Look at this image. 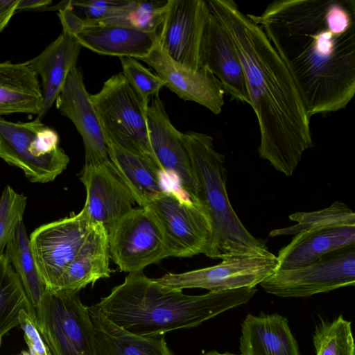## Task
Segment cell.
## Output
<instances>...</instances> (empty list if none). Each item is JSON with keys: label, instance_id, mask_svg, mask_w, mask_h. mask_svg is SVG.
<instances>
[{"label": "cell", "instance_id": "cell-1", "mask_svg": "<svg viewBox=\"0 0 355 355\" xmlns=\"http://www.w3.org/2000/svg\"><path fill=\"white\" fill-rule=\"evenodd\" d=\"M248 15L285 64L310 118L347 105L355 93L354 0H277Z\"/></svg>", "mask_w": 355, "mask_h": 355}, {"label": "cell", "instance_id": "cell-2", "mask_svg": "<svg viewBox=\"0 0 355 355\" xmlns=\"http://www.w3.org/2000/svg\"><path fill=\"white\" fill-rule=\"evenodd\" d=\"M239 56L250 105L257 116L259 156L291 176L313 146L310 117L285 64L261 27L233 0L207 1Z\"/></svg>", "mask_w": 355, "mask_h": 355}, {"label": "cell", "instance_id": "cell-3", "mask_svg": "<svg viewBox=\"0 0 355 355\" xmlns=\"http://www.w3.org/2000/svg\"><path fill=\"white\" fill-rule=\"evenodd\" d=\"M257 288H241L200 295L159 284L143 272L129 273L97 306L123 329L141 336L199 326L221 313L247 304Z\"/></svg>", "mask_w": 355, "mask_h": 355}, {"label": "cell", "instance_id": "cell-4", "mask_svg": "<svg viewBox=\"0 0 355 355\" xmlns=\"http://www.w3.org/2000/svg\"><path fill=\"white\" fill-rule=\"evenodd\" d=\"M196 184L197 200L206 211L211 236L204 254L214 259L268 250L266 241L251 234L241 222L229 200L225 156L218 152L210 135L183 133Z\"/></svg>", "mask_w": 355, "mask_h": 355}, {"label": "cell", "instance_id": "cell-5", "mask_svg": "<svg viewBox=\"0 0 355 355\" xmlns=\"http://www.w3.org/2000/svg\"><path fill=\"white\" fill-rule=\"evenodd\" d=\"M289 219L297 224L269 233L270 236L295 234L279 251L277 270L304 267L331 251L355 244V214L341 202L317 211L294 213Z\"/></svg>", "mask_w": 355, "mask_h": 355}, {"label": "cell", "instance_id": "cell-6", "mask_svg": "<svg viewBox=\"0 0 355 355\" xmlns=\"http://www.w3.org/2000/svg\"><path fill=\"white\" fill-rule=\"evenodd\" d=\"M58 134L41 121L12 122L0 117V157L21 169L33 182L53 181L69 157L59 146Z\"/></svg>", "mask_w": 355, "mask_h": 355}, {"label": "cell", "instance_id": "cell-7", "mask_svg": "<svg viewBox=\"0 0 355 355\" xmlns=\"http://www.w3.org/2000/svg\"><path fill=\"white\" fill-rule=\"evenodd\" d=\"M90 97L106 141L150 159L159 168L149 141L147 108L122 72L109 78Z\"/></svg>", "mask_w": 355, "mask_h": 355}, {"label": "cell", "instance_id": "cell-8", "mask_svg": "<svg viewBox=\"0 0 355 355\" xmlns=\"http://www.w3.org/2000/svg\"><path fill=\"white\" fill-rule=\"evenodd\" d=\"M78 292L46 289L35 309V325L51 355H96L89 306Z\"/></svg>", "mask_w": 355, "mask_h": 355}, {"label": "cell", "instance_id": "cell-9", "mask_svg": "<svg viewBox=\"0 0 355 355\" xmlns=\"http://www.w3.org/2000/svg\"><path fill=\"white\" fill-rule=\"evenodd\" d=\"M354 284L355 244L304 267L277 270L260 284L266 293L282 297H307Z\"/></svg>", "mask_w": 355, "mask_h": 355}, {"label": "cell", "instance_id": "cell-10", "mask_svg": "<svg viewBox=\"0 0 355 355\" xmlns=\"http://www.w3.org/2000/svg\"><path fill=\"white\" fill-rule=\"evenodd\" d=\"M277 268V256L264 250L230 256L212 266L181 273L169 272L155 279L171 288H203L209 292H220L256 287L272 275Z\"/></svg>", "mask_w": 355, "mask_h": 355}, {"label": "cell", "instance_id": "cell-11", "mask_svg": "<svg viewBox=\"0 0 355 355\" xmlns=\"http://www.w3.org/2000/svg\"><path fill=\"white\" fill-rule=\"evenodd\" d=\"M146 207L157 220L169 257L189 258L205 253L211 236L210 220L198 203L173 191H164Z\"/></svg>", "mask_w": 355, "mask_h": 355}, {"label": "cell", "instance_id": "cell-12", "mask_svg": "<svg viewBox=\"0 0 355 355\" xmlns=\"http://www.w3.org/2000/svg\"><path fill=\"white\" fill-rule=\"evenodd\" d=\"M110 259L122 272H143L169 257L162 231L146 208H133L107 230Z\"/></svg>", "mask_w": 355, "mask_h": 355}, {"label": "cell", "instance_id": "cell-13", "mask_svg": "<svg viewBox=\"0 0 355 355\" xmlns=\"http://www.w3.org/2000/svg\"><path fill=\"white\" fill-rule=\"evenodd\" d=\"M92 224L83 209L76 214L44 224L31 233L32 252L47 288L58 290Z\"/></svg>", "mask_w": 355, "mask_h": 355}, {"label": "cell", "instance_id": "cell-14", "mask_svg": "<svg viewBox=\"0 0 355 355\" xmlns=\"http://www.w3.org/2000/svg\"><path fill=\"white\" fill-rule=\"evenodd\" d=\"M211 11L207 1L168 0L158 44L173 60L200 68V51Z\"/></svg>", "mask_w": 355, "mask_h": 355}, {"label": "cell", "instance_id": "cell-15", "mask_svg": "<svg viewBox=\"0 0 355 355\" xmlns=\"http://www.w3.org/2000/svg\"><path fill=\"white\" fill-rule=\"evenodd\" d=\"M146 121L151 150L162 172L175 175L187 198L198 203L196 184L183 133L172 124L159 94L150 100Z\"/></svg>", "mask_w": 355, "mask_h": 355}, {"label": "cell", "instance_id": "cell-16", "mask_svg": "<svg viewBox=\"0 0 355 355\" xmlns=\"http://www.w3.org/2000/svg\"><path fill=\"white\" fill-rule=\"evenodd\" d=\"M80 180L87 196L83 207L92 223H100L107 230L134 208L132 193L116 173L110 159L85 164Z\"/></svg>", "mask_w": 355, "mask_h": 355}, {"label": "cell", "instance_id": "cell-17", "mask_svg": "<svg viewBox=\"0 0 355 355\" xmlns=\"http://www.w3.org/2000/svg\"><path fill=\"white\" fill-rule=\"evenodd\" d=\"M148 64L180 98L202 105L215 114L222 112L225 91L219 80L206 67L189 69L171 58L158 42L140 60Z\"/></svg>", "mask_w": 355, "mask_h": 355}, {"label": "cell", "instance_id": "cell-18", "mask_svg": "<svg viewBox=\"0 0 355 355\" xmlns=\"http://www.w3.org/2000/svg\"><path fill=\"white\" fill-rule=\"evenodd\" d=\"M57 108L73 123L85 148V164L109 160L107 143L83 74L73 69L55 101Z\"/></svg>", "mask_w": 355, "mask_h": 355}, {"label": "cell", "instance_id": "cell-19", "mask_svg": "<svg viewBox=\"0 0 355 355\" xmlns=\"http://www.w3.org/2000/svg\"><path fill=\"white\" fill-rule=\"evenodd\" d=\"M206 67L219 80L225 92L250 105L242 64L225 29L211 12L200 51V68Z\"/></svg>", "mask_w": 355, "mask_h": 355}, {"label": "cell", "instance_id": "cell-20", "mask_svg": "<svg viewBox=\"0 0 355 355\" xmlns=\"http://www.w3.org/2000/svg\"><path fill=\"white\" fill-rule=\"evenodd\" d=\"M81 47L73 35L62 32L38 55L28 61L42 80L43 106L35 119L42 121L55 103L68 76L76 67Z\"/></svg>", "mask_w": 355, "mask_h": 355}, {"label": "cell", "instance_id": "cell-21", "mask_svg": "<svg viewBox=\"0 0 355 355\" xmlns=\"http://www.w3.org/2000/svg\"><path fill=\"white\" fill-rule=\"evenodd\" d=\"M74 37L81 46L96 53L139 60L148 55L158 42L157 33L117 24L88 27Z\"/></svg>", "mask_w": 355, "mask_h": 355}, {"label": "cell", "instance_id": "cell-22", "mask_svg": "<svg viewBox=\"0 0 355 355\" xmlns=\"http://www.w3.org/2000/svg\"><path fill=\"white\" fill-rule=\"evenodd\" d=\"M241 355H300L286 318L277 313H249L241 324Z\"/></svg>", "mask_w": 355, "mask_h": 355}, {"label": "cell", "instance_id": "cell-23", "mask_svg": "<svg viewBox=\"0 0 355 355\" xmlns=\"http://www.w3.org/2000/svg\"><path fill=\"white\" fill-rule=\"evenodd\" d=\"M108 234L93 223L83 245L64 273L58 290L78 292L87 285L110 276Z\"/></svg>", "mask_w": 355, "mask_h": 355}, {"label": "cell", "instance_id": "cell-24", "mask_svg": "<svg viewBox=\"0 0 355 355\" xmlns=\"http://www.w3.org/2000/svg\"><path fill=\"white\" fill-rule=\"evenodd\" d=\"M96 355H173L163 336H141L116 325L97 304L89 306Z\"/></svg>", "mask_w": 355, "mask_h": 355}, {"label": "cell", "instance_id": "cell-25", "mask_svg": "<svg viewBox=\"0 0 355 355\" xmlns=\"http://www.w3.org/2000/svg\"><path fill=\"white\" fill-rule=\"evenodd\" d=\"M42 106L38 76L28 61L0 62V116L13 113L37 115Z\"/></svg>", "mask_w": 355, "mask_h": 355}, {"label": "cell", "instance_id": "cell-26", "mask_svg": "<svg viewBox=\"0 0 355 355\" xmlns=\"http://www.w3.org/2000/svg\"><path fill=\"white\" fill-rule=\"evenodd\" d=\"M106 143L110 162L139 207L146 206L165 191L161 182L162 171L153 160L109 141Z\"/></svg>", "mask_w": 355, "mask_h": 355}, {"label": "cell", "instance_id": "cell-27", "mask_svg": "<svg viewBox=\"0 0 355 355\" xmlns=\"http://www.w3.org/2000/svg\"><path fill=\"white\" fill-rule=\"evenodd\" d=\"M133 0H70L58 5L62 32L75 36L94 26L115 24L126 15Z\"/></svg>", "mask_w": 355, "mask_h": 355}, {"label": "cell", "instance_id": "cell-28", "mask_svg": "<svg viewBox=\"0 0 355 355\" xmlns=\"http://www.w3.org/2000/svg\"><path fill=\"white\" fill-rule=\"evenodd\" d=\"M5 256L19 277L26 295L36 308L46 289L37 269L23 220L6 247Z\"/></svg>", "mask_w": 355, "mask_h": 355}, {"label": "cell", "instance_id": "cell-29", "mask_svg": "<svg viewBox=\"0 0 355 355\" xmlns=\"http://www.w3.org/2000/svg\"><path fill=\"white\" fill-rule=\"evenodd\" d=\"M26 311L35 320V309L5 254L0 256V335L19 325V314Z\"/></svg>", "mask_w": 355, "mask_h": 355}, {"label": "cell", "instance_id": "cell-30", "mask_svg": "<svg viewBox=\"0 0 355 355\" xmlns=\"http://www.w3.org/2000/svg\"><path fill=\"white\" fill-rule=\"evenodd\" d=\"M351 324L342 315L322 320L313 335L315 355H355Z\"/></svg>", "mask_w": 355, "mask_h": 355}, {"label": "cell", "instance_id": "cell-31", "mask_svg": "<svg viewBox=\"0 0 355 355\" xmlns=\"http://www.w3.org/2000/svg\"><path fill=\"white\" fill-rule=\"evenodd\" d=\"M27 198L7 186L0 199V256L12 239L21 220L26 206Z\"/></svg>", "mask_w": 355, "mask_h": 355}, {"label": "cell", "instance_id": "cell-32", "mask_svg": "<svg viewBox=\"0 0 355 355\" xmlns=\"http://www.w3.org/2000/svg\"><path fill=\"white\" fill-rule=\"evenodd\" d=\"M168 0L144 1L133 0L128 12L116 24L132 27L148 33H157L161 26Z\"/></svg>", "mask_w": 355, "mask_h": 355}, {"label": "cell", "instance_id": "cell-33", "mask_svg": "<svg viewBox=\"0 0 355 355\" xmlns=\"http://www.w3.org/2000/svg\"><path fill=\"white\" fill-rule=\"evenodd\" d=\"M119 60L122 73L147 108L151 97L159 94L164 87V82L137 59L121 58Z\"/></svg>", "mask_w": 355, "mask_h": 355}, {"label": "cell", "instance_id": "cell-34", "mask_svg": "<svg viewBox=\"0 0 355 355\" xmlns=\"http://www.w3.org/2000/svg\"><path fill=\"white\" fill-rule=\"evenodd\" d=\"M19 326L24 333V339L31 355H51L50 349L39 332L34 320L24 310L19 314Z\"/></svg>", "mask_w": 355, "mask_h": 355}, {"label": "cell", "instance_id": "cell-35", "mask_svg": "<svg viewBox=\"0 0 355 355\" xmlns=\"http://www.w3.org/2000/svg\"><path fill=\"white\" fill-rule=\"evenodd\" d=\"M18 2L19 0H0V32L6 28L17 12Z\"/></svg>", "mask_w": 355, "mask_h": 355}, {"label": "cell", "instance_id": "cell-36", "mask_svg": "<svg viewBox=\"0 0 355 355\" xmlns=\"http://www.w3.org/2000/svg\"><path fill=\"white\" fill-rule=\"evenodd\" d=\"M51 0H19L17 11L19 10H44L51 6Z\"/></svg>", "mask_w": 355, "mask_h": 355}, {"label": "cell", "instance_id": "cell-37", "mask_svg": "<svg viewBox=\"0 0 355 355\" xmlns=\"http://www.w3.org/2000/svg\"><path fill=\"white\" fill-rule=\"evenodd\" d=\"M201 355H241V354H233V353H230V352L220 353L216 351H210L207 353L202 354Z\"/></svg>", "mask_w": 355, "mask_h": 355}, {"label": "cell", "instance_id": "cell-38", "mask_svg": "<svg viewBox=\"0 0 355 355\" xmlns=\"http://www.w3.org/2000/svg\"><path fill=\"white\" fill-rule=\"evenodd\" d=\"M19 355H31L29 352L25 351V350H23L20 354Z\"/></svg>", "mask_w": 355, "mask_h": 355}, {"label": "cell", "instance_id": "cell-39", "mask_svg": "<svg viewBox=\"0 0 355 355\" xmlns=\"http://www.w3.org/2000/svg\"><path fill=\"white\" fill-rule=\"evenodd\" d=\"M1 336L0 335V346H1Z\"/></svg>", "mask_w": 355, "mask_h": 355}]
</instances>
